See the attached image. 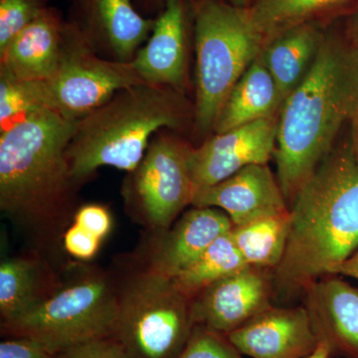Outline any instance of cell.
I'll use <instances>...</instances> for the list:
<instances>
[{
  "mask_svg": "<svg viewBox=\"0 0 358 358\" xmlns=\"http://www.w3.org/2000/svg\"><path fill=\"white\" fill-rule=\"evenodd\" d=\"M119 273V306L110 338L129 358H176L194 329L192 300L141 259Z\"/></svg>",
  "mask_w": 358,
  "mask_h": 358,
  "instance_id": "obj_7",
  "label": "cell"
},
{
  "mask_svg": "<svg viewBox=\"0 0 358 358\" xmlns=\"http://www.w3.org/2000/svg\"><path fill=\"white\" fill-rule=\"evenodd\" d=\"M176 358H241L219 334L195 326L185 348Z\"/></svg>",
  "mask_w": 358,
  "mask_h": 358,
  "instance_id": "obj_27",
  "label": "cell"
},
{
  "mask_svg": "<svg viewBox=\"0 0 358 358\" xmlns=\"http://www.w3.org/2000/svg\"><path fill=\"white\" fill-rule=\"evenodd\" d=\"M336 274L353 278V279H357L358 281V249L345 261V262L341 264V265L336 268Z\"/></svg>",
  "mask_w": 358,
  "mask_h": 358,
  "instance_id": "obj_33",
  "label": "cell"
},
{
  "mask_svg": "<svg viewBox=\"0 0 358 358\" xmlns=\"http://www.w3.org/2000/svg\"><path fill=\"white\" fill-rule=\"evenodd\" d=\"M62 358H129L119 343L108 336L88 341L63 353Z\"/></svg>",
  "mask_w": 358,
  "mask_h": 358,
  "instance_id": "obj_31",
  "label": "cell"
},
{
  "mask_svg": "<svg viewBox=\"0 0 358 358\" xmlns=\"http://www.w3.org/2000/svg\"><path fill=\"white\" fill-rule=\"evenodd\" d=\"M327 28L317 23L294 26L264 45L261 58L284 100L300 85L312 67L326 36Z\"/></svg>",
  "mask_w": 358,
  "mask_h": 358,
  "instance_id": "obj_19",
  "label": "cell"
},
{
  "mask_svg": "<svg viewBox=\"0 0 358 358\" xmlns=\"http://www.w3.org/2000/svg\"><path fill=\"white\" fill-rule=\"evenodd\" d=\"M166 0H136V6L138 10L145 14L155 13L159 14L166 6ZM143 14V13H141Z\"/></svg>",
  "mask_w": 358,
  "mask_h": 358,
  "instance_id": "obj_34",
  "label": "cell"
},
{
  "mask_svg": "<svg viewBox=\"0 0 358 358\" xmlns=\"http://www.w3.org/2000/svg\"><path fill=\"white\" fill-rule=\"evenodd\" d=\"M313 305L341 343L358 353V289L338 279L313 286Z\"/></svg>",
  "mask_w": 358,
  "mask_h": 358,
  "instance_id": "obj_24",
  "label": "cell"
},
{
  "mask_svg": "<svg viewBox=\"0 0 358 358\" xmlns=\"http://www.w3.org/2000/svg\"><path fill=\"white\" fill-rule=\"evenodd\" d=\"M67 279L50 298L1 324L2 336L34 339L59 355L110 336L119 306L117 271L84 265Z\"/></svg>",
  "mask_w": 358,
  "mask_h": 358,
  "instance_id": "obj_6",
  "label": "cell"
},
{
  "mask_svg": "<svg viewBox=\"0 0 358 358\" xmlns=\"http://www.w3.org/2000/svg\"><path fill=\"white\" fill-rule=\"evenodd\" d=\"M350 127H352L350 128V145H352L353 157H355L358 166V110L350 122Z\"/></svg>",
  "mask_w": 358,
  "mask_h": 358,
  "instance_id": "obj_35",
  "label": "cell"
},
{
  "mask_svg": "<svg viewBox=\"0 0 358 358\" xmlns=\"http://www.w3.org/2000/svg\"><path fill=\"white\" fill-rule=\"evenodd\" d=\"M229 216L215 207H194L155 241L141 260L150 270L173 279L196 261L218 237L232 230Z\"/></svg>",
  "mask_w": 358,
  "mask_h": 358,
  "instance_id": "obj_16",
  "label": "cell"
},
{
  "mask_svg": "<svg viewBox=\"0 0 358 358\" xmlns=\"http://www.w3.org/2000/svg\"><path fill=\"white\" fill-rule=\"evenodd\" d=\"M76 122L37 107L0 131V208L40 252L62 244L78 209L67 157Z\"/></svg>",
  "mask_w": 358,
  "mask_h": 358,
  "instance_id": "obj_1",
  "label": "cell"
},
{
  "mask_svg": "<svg viewBox=\"0 0 358 358\" xmlns=\"http://www.w3.org/2000/svg\"><path fill=\"white\" fill-rule=\"evenodd\" d=\"M343 32L348 41L358 48V3L343 16Z\"/></svg>",
  "mask_w": 358,
  "mask_h": 358,
  "instance_id": "obj_32",
  "label": "cell"
},
{
  "mask_svg": "<svg viewBox=\"0 0 358 358\" xmlns=\"http://www.w3.org/2000/svg\"><path fill=\"white\" fill-rule=\"evenodd\" d=\"M49 6V0H0V49Z\"/></svg>",
  "mask_w": 358,
  "mask_h": 358,
  "instance_id": "obj_26",
  "label": "cell"
},
{
  "mask_svg": "<svg viewBox=\"0 0 358 358\" xmlns=\"http://www.w3.org/2000/svg\"><path fill=\"white\" fill-rule=\"evenodd\" d=\"M248 267L222 278L192 300L195 326L229 334L268 308L267 280Z\"/></svg>",
  "mask_w": 358,
  "mask_h": 358,
  "instance_id": "obj_13",
  "label": "cell"
},
{
  "mask_svg": "<svg viewBox=\"0 0 358 358\" xmlns=\"http://www.w3.org/2000/svg\"><path fill=\"white\" fill-rule=\"evenodd\" d=\"M103 240L78 226L70 224L62 238V246L68 255L79 261H89L95 257Z\"/></svg>",
  "mask_w": 358,
  "mask_h": 358,
  "instance_id": "obj_28",
  "label": "cell"
},
{
  "mask_svg": "<svg viewBox=\"0 0 358 358\" xmlns=\"http://www.w3.org/2000/svg\"><path fill=\"white\" fill-rule=\"evenodd\" d=\"M230 345L252 358H301L319 341L303 308H270L228 334Z\"/></svg>",
  "mask_w": 358,
  "mask_h": 358,
  "instance_id": "obj_15",
  "label": "cell"
},
{
  "mask_svg": "<svg viewBox=\"0 0 358 358\" xmlns=\"http://www.w3.org/2000/svg\"><path fill=\"white\" fill-rule=\"evenodd\" d=\"M68 20L99 55L129 63L148 41L155 18L147 17L131 0H71Z\"/></svg>",
  "mask_w": 358,
  "mask_h": 358,
  "instance_id": "obj_11",
  "label": "cell"
},
{
  "mask_svg": "<svg viewBox=\"0 0 358 358\" xmlns=\"http://www.w3.org/2000/svg\"><path fill=\"white\" fill-rule=\"evenodd\" d=\"M66 22L58 8L49 6L0 49V70L26 82L53 76L62 55Z\"/></svg>",
  "mask_w": 358,
  "mask_h": 358,
  "instance_id": "obj_17",
  "label": "cell"
},
{
  "mask_svg": "<svg viewBox=\"0 0 358 358\" xmlns=\"http://www.w3.org/2000/svg\"><path fill=\"white\" fill-rule=\"evenodd\" d=\"M285 100L259 55L240 78L226 99L214 127V134L278 117Z\"/></svg>",
  "mask_w": 358,
  "mask_h": 358,
  "instance_id": "obj_20",
  "label": "cell"
},
{
  "mask_svg": "<svg viewBox=\"0 0 358 358\" xmlns=\"http://www.w3.org/2000/svg\"><path fill=\"white\" fill-rule=\"evenodd\" d=\"M28 83L39 107L77 122L120 90L145 82L131 62L99 55L77 26L67 20L55 74L45 81Z\"/></svg>",
  "mask_w": 358,
  "mask_h": 358,
  "instance_id": "obj_8",
  "label": "cell"
},
{
  "mask_svg": "<svg viewBox=\"0 0 358 358\" xmlns=\"http://www.w3.org/2000/svg\"><path fill=\"white\" fill-rule=\"evenodd\" d=\"M194 122V103L173 87L140 83L117 91L77 121L67 157L80 186L103 166L133 171L162 129L180 131Z\"/></svg>",
  "mask_w": 358,
  "mask_h": 358,
  "instance_id": "obj_4",
  "label": "cell"
},
{
  "mask_svg": "<svg viewBox=\"0 0 358 358\" xmlns=\"http://www.w3.org/2000/svg\"><path fill=\"white\" fill-rule=\"evenodd\" d=\"M329 353H331V345L329 341L322 339L317 343L315 350L308 355V358H329Z\"/></svg>",
  "mask_w": 358,
  "mask_h": 358,
  "instance_id": "obj_36",
  "label": "cell"
},
{
  "mask_svg": "<svg viewBox=\"0 0 358 358\" xmlns=\"http://www.w3.org/2000/svg\"><path fill=\"white\" fill-rule=\"evenodd\" d=\"M275 279L307 286L336 268L358 249V166L348 140L331 150L301 186Z\"/></svg>",
  "mask_w": 358,
  "mask_h": 358,
  "instance_id": "obj_3",
  "label": "cell"
},
{
  "mask_svg": "<svg viewBox=\"0 0 358 358\" xmlns=\"http://www.w3.org/2000/svg\"><path fill=\"white\" fill-rule=\"evenodd\" d=\"M39 107L29 83L0 70V131L20 121Z\"/></svg>",
  "mask_w": 358,
  "mask_h": 358,
  "instance_id": "obj_25",
  "label": "cell"
},
{
  "mask_svg": "<svg viewBox=\"0 0 358 358\" xmlns=\"http://www.w3.org/2000/svg\"><path fill=\"white\" fill-rule=\"evenodd\" d=\"M227 1L240 8H249L255 0H227Z\"/></svg>",
  "mask_w": 358,
  "mask_h": 358,
  "instance_id": "obj_37",
  "label": "cell"
},
{
  "mask_svg": "<svg viewBox=\"0 0 358 358\" xmlns=\"http://www.w3.org/2000/svg\"><path fill=\"white\" fill-rule=\"evenodd\" d=\"M192 29V0H166L164 9L155 16L150 38L131 61L145 83L185 92Z\"/></svg>",
  "mask_w": 358,
  "mask_h": 358,
  "instance_id": "obj_12",
  "label": "cell"
},
{
  "mask_svg": "<svg viewBox=\"0 0 358 358\" xmlns=\"http://www.w3.org/2000/svg\"><path fill=\"white\" fill-rule=\"evenodd\" d=\"M193 147L171 129L155 134L138 166L128 173L122 196L129 213L150 230L171 228L195 195L189 159Z\"/></svg>",
  "mask_w": 358,
  "mask_h": 358,
  "instance_id": "obj_9",
  "label": "cell"
},
{
  "mask_svg": "<svg viewBox=\"0 0 358 358\" xmlns=\"http://www.w3.org/2000/svg\"><path fill=\"white\" fill-rule=\"evenodd\" d=\"M358 110V48L343 30L327 26L312 67L280 110L274 152L287 202L334 150Z\"/></svg>",
  "mask_w": 358,
  "mask_h": 358,
  "instance_id": "obj_2",
  "label": "cell"
},
{
  "mask_svg": "<svg viewBox=\"0 0 358 358\" xmlns=\"http://www.w3.org/2000/svg\"><path fill=\"white\" fill-rule=\"evenodd\" d=\"M357 3L358 0H255L247 9L252 24L266 43L294 26L331 25Z\"/></svg>",
  "mask_w": 358,
  "mask_h": 358,
  "instance_id": "obj_21",
  "label": "cell"
},
{
  "mask_svg": "<svg viewBox=\"0 0 358 358\" xmlns=\"http://www.w3.org/2000/svg\"><path fill=\"white\" fill-rule=\"evenodd\" d=\"M196 52L194 127L200 136L214 131L226 99L263 50L265 40L248 9L227 0H192Z\"/></svg>",
  "mask_w": 358,
  "mask_h": 358,
  "instance_id": "obj_5",
  "label": "cell"
},
{
  "mask_svg": "<svg viewBox=\"0 0 358 358\" xmlns=\"http://www.w3.org/2000/svg\"><path fill=\"white\" fill-rule=\"evenodd\" d=\"M289 227V210L233 226L231 236L250 267L277 268L286 250Z\"/></svg>",
  "mask_w": 358,
  "mask_h": 358,
  "instance_id": "obj_22",
  "label": "cell"
},
{
  "mask_svg": "<svg viewBox=\"0 0 358 358\" xmlns=\"http://www.w3.org/2000/svg\"><path fill=\"white\" fill-rule=\"evenodd\" d=\"M278 120L279 115L215 134L193 148L189 169L195 193L250 164H268L277 145Z\"/></svg>",
  "mask_w": 358,
  "mask_h": 358,
  "instance_id": "obj_10",
  "label": "cell"
},
{
  "mask_svg": "<svg viewBox=\"0 0 358 358\" xmlns=\"http://www.w3.org/2000/svg\"><path fill=\"white\" fill-rule=\"evenodd\" d=\"M248 267L229 231L218 237L196 261L171 281L180 293L192 300L213 282Z\"/></svg>",
  "mask_w": 358,
  "mask_h": 358,
  "instance_id": "obj_23",
  "label": "cell"
},
{
  "mask_svg": "<svg viewBox=\"0 0 358 358\" xmlns=\"http://www.w3.org/2000/svg\"><path fill=\"white\" fill-rule=\"evenodd\" d=\"M63 281L44 255L37 253L7 258L0 264V317L9 322L56 293Z\"/></svg>",
  "mask_w": 358,
  "mask_h": 358,
  "instance_id": "obj_18",
  "label": "cell"
},
{
  "mask_svg": "<svg viewBox=\"0 0 358 358\" xmlns=\"http://www.w3.org/2000/svg\"><path fill=\"white\" fill-rule=\"evenodd\" d=\"M0 358H62L39 341L28 338H6L0 343Z\"/></svg>",
  "mask_w": 358,
  "mask_h": 358,
  "instance_id": "obj_30",
  "label": "cell"
},
{
  "mask_svg": "<svg viewBox=\"0 0 358 358\" xmlns=\"http://www.w3.org/2000/svg\"><path fill=\"white\" fill-rule=\"evenodd\" d=\"M73 223L103 240L112 228V216L108 207L103 205L85 204L78 207Z\"/></svg>",
  "mask_w": 358,
  "mask_h": 358,
  "instance_id": "obj_29",
  "label": "cell"
},
{
  "mask_svg": "<svg viewBox=\"0 0 358 358\" xmlns=\"http://www.w3.org/2000/svg\"><path fill=\"white\" fill-rule=\"evenodd\" d=\"M192 206L221 209L234 226L289 211L268 164H250L217 185L202 188L195 193Z\"/></svg>",
  "mask_w": 358,
  "mask_h": 358,
  "instance_id": "obj_14",
  "label": "cell"
}]
</instances>
